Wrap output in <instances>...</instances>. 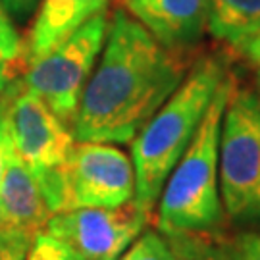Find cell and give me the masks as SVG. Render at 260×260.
I'll use <instances>...</instances> for the list:
<instances>
[{
    "mask_svg": "<svg viewBox=\"0 0 260 260\" xmlns=\"http://www.w3.org/2000/svg\"><path fill=\"white\" fill-rule=\"evenodd\" d=\"M203 260H260V232L237 233L233 237L210 235Z\"/></svg>",
    "mask_w": 260,
    "mask_h": 260,
    "instance_id": "4fadbf2b",
    "label": "cell"
},
{
    "mask_svg": "<svg viewBox=\"0 0 260 260\" xmlns=\"http://www.w3.org/2000/svg\"><path fill=\"white\" fill-rule=\"evenodd\" d=\"M123 8L162 47L179 54L193 50L208 31L210 0H123Z\"/></svg>",
    "mask_w": 260,
    "mask_h": 260,
    "instance_id": "9c48e42d",
    "label": "cell"
},
{
    "mask_svg": "<svg viewBox=\"0 0 260 260\" xmlns=\"http://www.w3.org/2000/svg\"><path fill=\"white\" fill-rule=\"evenodd\" d=\"M239 52L247 58V62L252 66V70H254L256 75L260 77V33L256 37H252Z\"/></svg>",
    "mask_w": 260,
    "mask_h": 260,
    "instance_id": "ffe728a7",
    "label": "cell"
},
{
    "mask_svg": "<svg viewBox=\"0 0 260 260\" xmlns=\"http://www.w3.org/2000/svg\"><path fill=\"white\" fill-rule=\"evenodd\" d=\"M12 139H10L8 127H6V120L4 114L0 110V187H2V179H4V170H6V162L12 152Z\"/></svg>",
    "mask_w": 260,
    "mask_h": 260,
    "instance_id": "d6986e66",
    "label": "cell"
},
{
    "mask_svg": "<svg viewBox=\"0 0 260 260\" xmlns=\"http://www.w3.org/2000/svg\"><path fill=\"white\" fill-rule=\"evenodd\" d=\"M62 212L74 208H118L135 197V170L114 143L79 141L62 170Z\"/></svg>",
    "mask_w": 260,
    "mask_h": 260,
    "instance_id": "52a82bcc",
    "label": "cell"
},
{
    "mask_svg": "<svg viewBox=\"0 0 260 260\" xmlns=\"http://www.w3.org/2000/svg\"><path fill=\"white\" fill-rule=\"evenodd\" d=\"M116 260H174V254L170 251L164 235L149 230L141 233Z\"/></svg>",
    "mask_w": 260,
    "mask_h": 260,
    "instance_id": "5bb4252c",
    "label": "cell"
},
{
    "mask_svg": "<svg viewBox=\"0 0 260 260\" xmlns=\"http://www.w3.org/2000/svg\"><path fill=\"white\" fill-rule=\"evenodd\" d=\"M27 260H85L66 243L52 237L50 233L41 232L35 235L33 245L29 249Z\"/></svg>",
    "mask_w": 260,
    "mask_h": 260,
    "instance_id": "9a60e30c",
    "label": "cell"
},
{
    "mask_svg": "<svg viewBox=\"0 0 260 260\" xmlns=\"http://www.w3.org/2000/svg\"><path fill=\"white\" fill-rule=\"evenodd\" d=\"M112 0H41L23 43V64L50 52L91 18L106 14Z\"/></svg>",
    "mask_w": 260,
    "mask_h": 260,
    "instance_id": "8fae6325",
    "label": "cell"
},
{
    "mask_svg": "<svg viewBox=\"0 0 260 260\" xmlns=\"http://www.w3.org/2000/svg\"><path fill=\"white\" fill-rule=\"evenodd\" d=\"M41 0H0L2 8L8 12V16L16 21L29 19L37 10Z\"/></svg>",
    "mask_w": 260,
    "mask_h": 260,
    "instance_id": "ac0fdd59",
    "label": "cell"
},
{
    "mask_svg": "<svg viewBox=\"0 0 260 260\" xmlns=\"http://www.w3.org/2000/svg\"><path fill=\"white\" fill-rule=\"evenodd\" d=\"M235 77L228 75L201 120L183 156L158 197L156 225L164 237L216 235L223 223L220 197V131Z\"/></svg>",
    "mask_w": 260,
    "mask_h": 260,
    "instance_id": "3957f363",
    "label": "cell"
},
{
    "mask_svg": "<svg viewBox=\"0 0 260 260\" xmlns=\"http://www.w3.org/2000/svg\"><path fill=\"white\" fill-rule=\"evenodd\" d=\"M8 83H10V64L0 62V93H2V89Z\"/></svg>",
    "mask_w": 260,
    "mask_h": 260,
    "instance_id": "44dd1931",
    "label": "cell"
},
{
    "mask_svg": "<svg viewBox=\"0 0 260 260\" xmlns=\"http://www.w3.org/2000/svg\"><path fill=\"white\" fill-rule=\"evenodd\" d=\"M23 58V41L8 12L0 4V62L14 64Z\"/></svg>",
    "mask_w": 260,
    "mask_h": 260,
    "instance_id": "2e32d148",
    "label": "cell"
},
{
    "mask_svg": "<svg viewBox=\"0 0 260 260\" xmlns=\"http://www.w3.org/2000/svg\"><path fill=\"white\" fill-rule=\"evenodd\" d=\"M0 110L14 152L18 154L37 181L58 172L68 162L75 145L70 125L29 91L21 79H10L0 93Z\"/></svg>",
    "mask_w": 260,
    "mask_h": 260,
    "instance_id": "8992f818",
    "label": "cell"
},
{
    "mask_svg": "<svg viewBox=\"0 0 260 260\" xmlns=\"http://www.w3.org/2000/svg\"><path fill=\"white\" fill-rule=\"evenodd\" d=\"M108 33L106 14H99L75 29L50 52L27 64L21 77L29 91L43 99L60 120L72 125L81 94Z\"/></svg>",
    "mask_w": 260,
    "mask_h": 260,
    "instance_id": "5b68a950",
    "label": "cell"
},
{
    "mask_svg": "<svg viewBox=\"0 0 260 260\" xmlns=\"http://www.w3.org/2000/svg\"><path fill=\"white\" fill-rule=\"evenodd\" d=\"M187 70L185 54L162 47L127 10L118 8L72 121L75 141L131 143Z\"/></svg>",
    "mask_w": 260,
    "mask_h": 260,
    "instance_id": "6da1fadb",
    "label": "cell"
},
{
    "mask_svg": "<svg viewBox=\"0 0 260 260\" xmlns=\"http://www.w3.org/2000/svg\"><path fill=\"white\" fill-rule=\"evenodd\" d=\"M230 75L220 56L197 58L185 79L131 141L135 170L133 203L143 212L154 210L162 187L205 118L218 87Z\"/></svg>",
    "mask_w": 260,
    "mask_h": 260,
    "instance_id": "7a4b0ae2",
    "label": "cell"
},
{
    "mask_svg": "<svg viewBox=\"0 0 260 260\" xmlns=\"http://www.w3.org/2000/svg\"><path fill=\"white\" fill-rule=\"evenodd\" d=\"M150 216L133 201L118 208H74L54 214L47 233L85 260H116L147 228Z\"/></svg>",
    "mask_w": 260,
    "mask_h": 260,
    "instance_id": "ba28073f",
    "label": "cell"
},
{
    "mask_svg": "<svg viewBox=\"0 0 260 260\" xmlns=\"http://www.w3.org/2000/svg\"><path fill=\"white\" fill-rule=\"evenodd\" d=\"M208 33L241 50L260 33V0H210Z\"/></svg>",
    "mask_w": 260,
    "mask_h": 260,
    "instance_id": "7c38bea8",
    "label": "cell"
},
{
    "mask_svg": "<svg viewBox=\"0 0 260 260\" xmlns=\"http://www.w3.org/2000/svg\"><path fill=\"white\" fill-rule=\"evenodd\" d=\"M258 93H260V81H258Z\"/></svg>",
    "mask_w": 260,
    "mask_h": 260,
    "instance_id": "7402d4cb",
    "label": "cell"
},
{
    "mask_svg": "<svg viewBox=\"0 0 260 260\" xmlns=\"http://www.w3.org/2000/svg\"><path fill=\"white\" fill-rule=\"evenodd\" d=\"M220 197L237 225L260 223V93L233 87L220 131Z\"/></svg>",
    "mask_w": 260,
    "mask_h": 260,
    "instance_id": "277c9868",
    "label": "cell"
},
{
    "mask_svg": "<svg viewBox=\"0 0 260 260\" xmlns=\"http://www.w3.org/2000/svg\"><path fill=\"white\" fill-rule=\"evenodd\" d=\"M50 218L52 210L43 187L27 164L12 149L0 187V228L37 235L47 228Z\"/></svg>",
    "mask_w": 260,
    "mask_h": 260,
    "instance_id": "30bf717a",
    "label": "cell"
},
{
    "mask_svg": "<svg viewBox=\"0 0 260 260\" xmlns=\"http://www.w3.org/2000/svg\"><path fill=\"white\" fill-rule=\"evenodd\" d=\"M35 235L21 230L0 228V260H27Z\"/></svg>",
    "mask_w": 260,
    "mask_h": 260,
    "instance_id": "e0dca14e",
    "label": "cell"
},
{
    "mask_svg": "<svg viewBox=\"0 0 260 260\" xmlns=\"http://www.w3.org/2000/svg\"><path fill=\"white\" fill-rule=\"evenodd\" d=\"M174 260H177V258H176V256H174Z\"/></svg>",
    "mask_w": 260,
    "mask_h": 260,
    "instance_id": "603a6c76",
    "label": "cell"
}]
</instances>
